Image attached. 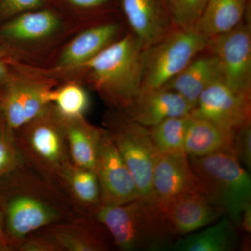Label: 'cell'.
Masks as SVG:
<instances>
[{"label":"cell","mask_w":251,"mask_h":251,"mask_svg":"<svg viewBox=\"0 0 251 251\" xmlns=\"http://www.w3.org/2000/svg\"><path fill=\"white\" fill-rule=\"evenodd\" d=\"M0 210L14 251L43 227L81 215L58 185L25 164L0 179Z\"/></svg>","instance_id":"1"},{"label":"cell","mask_w":251,"mask_h":251,"mask_svg":"<svg viewBox=\"0 0 251 251\" xmlns=\"http://www.w3.org/2000/svg\"><path fill=\"white\" fill-rule=\"evenodd\" d=\"M94 217L123 251H166L177 239L154 198L140 197L121 205L100 204Z\"/></svg>","instance_id":"2"},{"label":"cell","mask_w":251,"mask_h":251,"mask_svg":"<svg viewBox=\"0 0 251 251\" xmlns=\"http://www.w3.org/2000/svg\"><path fill=\"white\" fill-rule=\"evenodd\" d=\"M145 46L134 34L112 42L82 67L110 105L125 112L141 90Z\"/></svg>","instance_id":"3"},{"label":"cell","mask_w":251,"mask_h":251,"mask_svg":"<svg viewBox=\"0 0 251 251\" xmlns=\"http://www.w3.org/2000/svg\"><path fill=\"white\" fill-rule=\"evenodd\" d=\"M188 160L206 199L239 227L243 209L251 202L249 171L231 153L188 157Z\"/></svg>","instance_id":"4"},{"label":"cell","mask_w":251,"mask_h":251,"mask_svg":"<svg viewBox=\"0 0 251 251\" xmlns=\"http://www.w3.org/2000/svg\"><path fill=\"white\" fill-rule=\"evenodd\" d=\"M14 133L25 164L57 185L63 167L71 160L62 117L53 104Z\"/></svg>","instance_id":"5"},{"label":"cell","mask_w":251,"mask_h":251,"mask_svg":"<svg viewBox=\"0 0 251 251\" xmlns=\"http://www.w3.org/2000/svg\"><path fill=\"white\" fill-rule=\"evenodd\" d=\"M105 126L133 175L140 196L153 198V172L161 154L153 144L148 127L120 110L108 115Z\"/></svg>","instance_id":"6"},{"label":"cell","mask_w":251,"mask_h":251,"mask_svg":"<svg viewBox=\"0 0 251 251\" xmlns=\"http://www.w3.org/2000/svg\"><path fill=\"white\" fill-rule=\"evenodd\" d=\"M208 39L194 29H175L156 44L145 47L141 90L161 88L193 59L205 51Z\"/></svg>","instance_id":"7"},{"label":"cell","mask_w":251,"mask_h":251,"mask_svg":"<svg viewBox=\"0 0 251 251\" xmlns=\"http://www.w3.org/2000/svg\"><path fill=\"white\" fill-rule=\"evenodd\" d=\"M32 234L43 251H108L115 247L108 230L93 215H78Z\"/></svg>","instance_id":"8"},{"label":"cell","mask_w":251,"mask_h":251,"mask_svg":"<svg viewBox=\"0 0 251 251\" xmlns=\"http://www.w3.org/2000/svg\"><path fill=\"white\" fill-rule=\"evenodd\" d=\"M206 51L217 59L222 80L229 87L251 95V25L237 27L208 39Z\"/></svg>","instance_id":"9"},{"label":"cell","mask_w":251,"mask_h":251,"mask_svg":"<svg viewBox=\"0 0 251 251\" xmlns=\"http://www.w3.org/2000/svg\"><path fill=\"white\" fill-rule=\"evenodd\" d=\"M191 115L236 133L251 123V95L234 90L221 79L203 91Z\"/></svg>","instance_id":"10"},{"label":"cell","mask_w":251,"mask_h":251,"mask_svg":"<svg viewBox=\"0 0 251 251\" xmlns=\"http://www.w3.org/2000/svg\"><path fill=\"white\" fill-rule=\"evenodd\" d=\"M105 205H121L140 197L134 178L108 131L104 130L99 144L95 169Z\"/></svg>","instance_id":"11"},{"label":"cell","mask_w":251,"mask_h":251,"mask_svg":"<svg viewBox=\"0 0 251 251\" xmlns=\"http://www.w3.org/2000/svg\"><path fill=\"white\" fill-rule=\"evenodd\" d=\"M48 86L23 83L12 79L3 92L0 106L6 125L16 132L40 116L51 104Z\"/></svg>","instance_id":"12"},{"label":"cell","mask_w":251,"mask_h":251,"mask_svg":"<svg viewBox=\"0 0 251 251\" xmlns=\"http://www.w3.org/2000/svg\"><path fill=\"white\" fill-rule=\"evenodd\" d=\"M158 203L177 237L214 224L224 215L201 193H182Z\"/></svg>","instance_id":"13"},{"label":"cell","mask_w":251,"mask_h":251,"mask_svg":"<svg viewBox=\"0 0 251 251\" xmlns=\"http://www.w3.org/2000/svg\"><path fill=\"white\" fill-rule=\"evenodd\" d=\"M133 34L145 47L156 44L176 29L166 0H121Z\"/></svg>","instance_id":"14"},{"label":"cell","mask_w":251,"mask_h":251,"mask_svg":"<svg viewBox=\"0 0 251 251\" xmlns=\"http://www.w3.org/2000/svg\"><path fill=\"white\" fill-rule=\"evenodd\" d=\"M152 187L153 197L158 202L182 193L204 194L185 153L161 155L153 172Z\"/></svg>","instance_id":"15"},{"label":"cell","mask_w":251,"mask_h":251,"mask_svg":"<svg viewBox=\"0 0 251 251\" xmlns=\"http://www.w3.org/2000/svg\"><path fill=\"white\" fill-rule=\"evenodd\" d=\"M193 109L177 92L161 87L140 90L129 108L124 112L148 128L171 117L188 116Z\"/></svg>","instance_id":"16"},{"label":"cell","mask_w":251,"mask_h":251,"mask_svg":"<svg viewBox=\"0 0 251 251\" xmlns=\"http://www.w3.org/2000/svg\"><path fill=\"white\" fill-rule=\"evenodd\" d=\"M202 52L163 87L177 92L193 108L203 91L213 82L222 79L217 59L209 52Z\"/></svg>","instance_id":"17"},{"label":"cell","mask_w":251,"mask_h":251,"mask_svg":"<svg viewBox=\"0 0 251 251\" xmlns=\"http://www.w3.org/2000/svg\"><path fill=\"white\" fill-rule=\"evenodd\" d=\"M57 185L81 215H92L100 204V191L95 172L68 162L60 172Z\"/></svg>","instance_id":"18"},{"label":"cell","mask_w":251,"mask_h":251,"mask_svg":"<svg viewBox=\"0 0 251 251\" xmlns=\"http://www.w3.org/2000/svg\"><path fill=\"white\" fill-rule=\"evenodd\" d=\"M234 132L208 120L190 115L185 133V153L188 157H202L216 153L234 155Z\"/></svg>","instance_id":"19"},{"label":"cell","mask_w":251,"mask_h":251,"mask_svg":"<svg viewBox=\"0 0 251 251\" xmlns=\"http://www.w3.org/2000/svg\"><path fill=\"white\" fill-rule=\"evenodd\" d=\"M238 228L228 216L223 215L216 224L201 232L178 237L166 251H235L240 245Z\"/></svg>","instance_id":"20"},{"label":"cell","mask_w":251,"mask_h":251,"mask_svg":"<svg viewBox=\"0 0 251 251\" xmlns=\"http://www.w3.org/2000/svg\"><path fill=\"white\" fill-rule=\"evenodd\" d=\"M59 25V18L52 11L31 10L0 25V41L6 45L10 41L44 39L53 34Z\"/></svg>","instance_id":"21"},{"label":"cell","mask_w":251,"mask_h":251,"mask_svg":"<svg viewBox=\"0 0 251 251\" xmlns=\"http://www.w3.org/2000/svg\"><path fill=\"white\" fill-rule=\"evenodd\" d=\"M71 161L75 166L94 171L99 144L104 130L80 118L62 117Z\"/></svg>","instance_id":"22"},{"label":"cell","mask_w":251,"mask_h":251,"mask_svg":"<svg viewBox=\"0 0 251 251\" xmlns=\"http://www.w3.org/2000/svg\"><path fill=\"white\" fill-rule=\"evenodd\" d=\"M248 0H208L194 30L207 38L234 29L243 21Z\"/></svg>","instance_id":"23"},{"label":"cell","mask_w":251,"mask_h":251,"mask_svg":"<svg viewBox=\"0 0 251 251\" xmlns=\"http://www.w3.org/2000/svg\"><path fill=\"white\" fill-rule=\"evenodd\" d=\"M118 30V26L111 23L81 33L64 49L61 56L60 65L64 67H82L110 45Z\"/></svg>","instance_id":"24"},{"label":"cell","mask_w":251,"mask_h":251,"mask_svg":"<svg viewBox=\"0 0 251 251\" xmlns=\"http://www.w3.org/2000/svg\"><path fill=\"white\" fill-rule=\"evenodd\" d=\"M188 117L189 115L171 117L148 127L153 143L161 155L185 153L184 138Z\"/></svg>","instance_id":"25"},{"label":"cell","mask_w":251,"mask_h":251,"mask_svg":"<svg viewBox=\"0 0 251 251\" xmlns=\"http://www.w3.org/2000/svg\"><path fill=\"white\" fill-rule=\"evenodd\" d=\"M51 103L64 118L83 117L90 105L85 90L75 83L68 84L51 93Z\"/></svg>","instance_id":"26"},{"label":"cell","mask_w":251,"mask_h":251,"mask_svg":"<svg viewBox=\"0 0 251 251\" xmlns=\"http://www.w3.org/2000/svg\"><path fill=\"white\" fill-rule=\"evenodd\" d=\"M208 0H166L167 8L175 27L194 29Z\"/></svg>","instance_id":"27"},{"label":"cell","mask_w":251,"mask_h":251,"mask_svg":"<svg viewBox=\"0 0 251 251\" xmlns=\"http://www.w3.org/2000/svg\"><path fill=\"white\" fill-rule=\"evenodd\" d=\"M25 164L14 133L5 123L0 126V179Z\"/></svg>","instance_id":"28"},{"label":"cell","mask_w":251,"mask_h":251,"mask_svg":"<svg viewBox=\"0 0 251 251\" xmlns=\"http://www.w3.org/2000/svg\"><path fill=\"white\" fill-rule=\"evenodd\" d=\"M234 156L248 171H251V124L238 129L233 139Z\"/></svg>","instance_id":"29"},{"label":"cell","mask_w":251,"mask_h":251,"mask_svg":"<svg viewBox=\"0 0 251 251\" xmlns=\"http://www.w3.org/2000/svg\"><path fill=\"white\" fill-rule=\"evenodd\" d=\"M44 0H0V25L14 16L34 10Z\"/></svg>","instance_id":"30"},{"label":"cell","mask_w":251,"mask_h":251,"mask_svg":"<svg viewBox=\"0 0 251 251\" xmlns=\"http://www.w3.org/2000/svg\"><path fill=\"white\" fill-rule=\"evenodd\" d=\"M14 77L12 59H0V99L8 83Z\"/></svg>","instance_id":"31"},{"label":"cell","mask_w":251,"mask_h":251,"mask_svg":"<svg viewBox=\"0 0 251 251\" xmlns=\"http://www.w3.org/2000/svg\"><path fill=\"white\" fill-rule=\"evenodd\" d=\"M239 227L247 234L251 233V202L248 203L243 209Z\"/></svg>","instance_id":"32"},{"label":"cell","mask_w":251,"mask_h":251,"mask_svg":"<svg viewBox=\"0 0 251 251\" xmlns=\"http://www.w3.org/2000/svg\"><path fill=\"white\" fill-rule=\"evenodd\" d=\"M67 1L77 7L90 9V8L97 7L105 4L108 0H67Z\"/></svg>","instance_id":"33"},{"label":"cell","mask_w":251,"mask_h":251,"mask_svg":"<svg viewBox=\"0 0 251 251\" xmlns=\"http://www.w3.org/2000/svg\"><path fill=\"white\" fill-rule=\"evenodd\" d=\"M0 251H14L12 248L10 247L5 235L4 220H3L2 213L1 210H0Z\"/></svg>","instance_id":"34"},{"label":"cell","mask_w":251,"mask_h":251,"mask_svg":"<svg viewBox=\"0 0 251 251\" xmlns=\"http://www.w3.org/2000/svg\"><path fill=\"white\" fill-rule=\"evenodd\" d=\"M12 58L9 48L0 41V59Z\"/></svg>","instance_id":"35"},{"label":"cell","mask_w":251,"mask_h":251,"mask_svg":"<svg viewBox=\"0 0 251 251\" xmlns=\"http://www.w3.org/2000/svg\"><path fill=\"white\" fill-rule=\"evenodd\" d=\"M3 121H4V117H3L2 112H1V106H0V126Z\"/></svg>","instance_id":"36"}]
</instances>
